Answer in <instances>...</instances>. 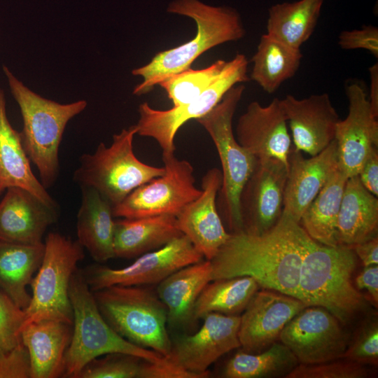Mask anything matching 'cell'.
Returning a JSON list of instances; mask_svg holds the SVG:
<instances>
[{
    "instance_id": "6da1fadb",
    "label": "cell",
    "mask_w": 378,
    "mask_h": 378,
    "mask_svg": "<svg viewBox=\"0 0 378 378\" xmlns=\"http://www.w3.org/2000/svg\"><path fill=\"white\" fill-rule=\"evenodd\" d=\"M314 241L300 223L281 220L261 235L230 233L210 260L211 279L248 276L260 287L298 298L302 261Z\"/></svg>"
},
{
    "instance_id": "7a4b0ae2",
    "label": "cell",
    "mask_w": 378,
    "mask_h": 378,
    "mask_svg": "<svg viewBox=\"0 0 378 378\" xmlns=\"http://www.w3.org/2000/svg\"><path fill=\"white\" fill-rule=\"evenodd\" d=\"M167 12L185 15L195 20L197 33L190 41L158 52L148 64L134 69V76L142 81L133 90L140 96L150 92L167 77L190 69L191 64L208 50L242 38L245 34L239 13L227 6H212L199 0H174Z\"/></svg>"
},
{
    "instance_id": "3957f363",
    "label": "cell",
    "mask_w": 378,
    "mask_h": 378,
    "mask_svg": "<svg viewBox=\"0 0 378 378\" xmlns=\"http://www.w3.org/2000/svg\"><path fill=\"white\" fill-rule=\"evenodd\" d=\"M3 71L22 115L20 133L24 149L48 189L59 176V148L66 125L85 110L88 103L80 99L61 104L46 99L26 86L7 66H3Z\"/></svg>"
},
{
    "instance_id": "277c9868",
    "label": "cell",
    "mask_w": 378,
    "mask_h": 378,
    "mask_svg": "<svg viewBox=\"0 0 378 378\" xmlns=\"http://www.w3.org/2000/svg\"><path fill=\"white\" fill-rule=\"evenodd\" d=\"M356 262L351 246H330L314 241L302 261L298 298L307 306L326 309L347 324L368 302L353 284Z\"/></svg>"
},
{
    "instance_id": "5b68a950",
    "label": "cell",
    "mask_w": 378,
    "mask_h": 378,
    "mask_svg": "<svg viewBox=\"0 0 378 378\" xmlns=\"http://www.w3.org/2000/svg\"><path fill=\"white\" fill-rule=\"evenodd\" d=\"M244 88L243 85L233 86L208 113L196 120L209 134L220 158L222 182L216 205L229 233L243 231L240 195L257 162L238 143L232 130V118Z\"/></svg>"
},
{
    "instance_id": "8992f818",
    "label": "cell",
    "mask_w": 378,
    "mask_h": 378,
    "mask_svg": "<svg viewBox=\"0 0 378 378\" xmlns=\"http://www.w3.org/2000/svg\"><path fill=\"white\" fill-rule=\"evenodd\" d=\"M92 293L103 318L122 337L163 356L170 353L167 312L156 290L114 285Z\"/></svg>"
},
{
    "instance_id": "52a82bcc",
    "label": "cell",
    "mask_w": 378,
    "mask_h": 378,
    "mask_svg": "<svg viewBox=\"0 0 378 378\" xmlns=\"http://www.w3.org/2000/svg\"><path fill=\"white\" fill-rule=\"evenodd\" d=\"M69 293L74 314L73 332L62 377L78 378L90 361L111 353L131 354L150 362L162 358L163 356L151 349L128 342L107 323L78 267L71 276Z\"/></svg>"
},
{
    "instance_id": "ba28073f",
    "label": "cell",
    "mask_w": 378,
    "mask_h": 378,
    "mask_svg": "<svg viewBox=\"0 0 378 378\" xmlns=\"http://www.w3.org/2000/svg\"><path fill=\"white\" fill-rule=\"evenodd\" d=\"M136 125L113 136L110 146L100 143L93 153L83 154L74 174L80 187L95 189L113 207L131 192L148 181L162 176L164 167L142 162L133 150Z\"/></svg>"
},
{
    "instance_id": "9c48e42d",
    "label": "cell",
    "mask_w": 378,
    "mask_h": 378,
    "mask_svg": "<svg viewBox=\"0 0 378 378\" xmlns=\"http://www.w3.org/2000/svg\"><path fill=\"white\" fill-rule=\"evenodd\" d=\"M44 244L41 265L30 285L32 295L24 310L25 317L22 328L43 320L73 324L69 284L78 262L85 256L84 248L77 240L58 232H50Z\"/></svg>"
},
{
    "instance_id": "30bf717a",
    "label": "cell",
    "mask_w": 378,
    "mask_h": 378,
    "mask_svg": "<svg viewBox=\"0 0 378 378\" xmlns=\"http://www.w3.org/2000/svg\"><path fill=\"white\" fill-rule=\"evenodd\" d=\"M248 64L246 57L237 53L228 61L219 78L201 95L187 104L167 110L154 109L147 102L141 104L136 134L154 139L162 154L174 153V138L180 127L188 120H197L208 113L233 86L247 82Z\"/></svg>"
},
{
    "instance_id": "8fae6325",
    "label": "cell",
    "mask_w": 378,
    "mask_h": 378,
    "mask_svg": "<svg viewBox=\"0 0 378 378\" xmlns=\"http://www.w3.org/2000/svg\"><path fill=\"white\" fill-rule=\"evenodd\" d=\"M162 160L164 174L136 188L114 206V217L176 216L201 195L202 190L195 186L193 167L188 161L177 159L174 153L162 154Z\"/></svg>"
},
{
    "instance_id": "7c38bea8",
    "label": "cell",
    "mask_w": 378,
    "mask_h": 378,
    "mask_svg": "<svg viewBox=\"0 0 378 378\" xmlns=\"http://www.w3.org/2000/svg\"><path fill=\"white\" fill-rule=\"evenodd\" d=\"M203 255L182 234L164 246L144 253L122 268L95 264L81 272L92 292L114 285L158 284L174 272L203 260Z\"/></svg>"
},
{
    "instance_id": "4fadbf2b",
    "label": "cell",
    "mask_w": 378,
    "mask_h": 378,
    "mask_svg": "<svg viewBox=\"0 0 378 378\" xmlns=\"http://www.w3.org/2000/svg\"><path fill=\"white\" fill-rule=\"evenodd\" d=\"M279 342L299 364L312 365L341 359L349 340L342 323L328 310L308 306L286 325Z\"/></svg>"
},
{
    "instance_id": "5bb4252c",
    "label": "cell",
    "mask_w": 378,
    "mask_h": 378,
    "mask_svg": "<svg viewBox=\"0 0 378 378\" xmlns=\"http://www.w3.org/2000/svg\"><path fill=\"white\" fill-rule=\"evenodd\" d=\"M195 332L175 334L165 357L189 372L209 374L208 368L224 354L240 347V316L211 312Z\"/></svg>"
},
{
    "instance_id": "9a60e30c",
    "label": "cell",
    "mask_w": 378,
    "mask_h": 378,
    "mask_svg": "<svg viewBox=\"0 0 378 378\" xmlns=\"http://www.w3.org/2000/svg\"><path fill=\"white\" fill-rule=\"evenodd\" d=\"M288 172L279 160L257 159L240 195L242 232L261 235L276 226L283 211Z\"/></svg>"
},
{
    "instance_id": "2e32d148",
    "label": "cell",
    "mask_w": 378,
    "mask_h": 378,
    "mask_svg": "<svg viewBox=\"0 0 378 378\" xmlns=\"http://www.w3.org/2000/svg\"><path fill=\"white\" fill-rule=\"evenodd\" d=\"M306 307L295 297L271 289L258 290L240 315L241 350L260 353L279 342L286 325Z\"/></svg>"
},
{
    "instance_id": "e0dca14e",
    "label": "cell",
    "mask_w": 378,
    "mask_h": 378,
    "mask_svg": "<svg viewBox=\"0 0 378 378\" xmlns=\"http://www.w3.org/2000/svg\"><path fill=\"white\" fill-rule=\"evenodd\" d=\"M349 113L335 130L339 168L348 177L357 176L371 149L378 146V122L367 93L357 81L345 88Z\"/></svg>"
},
{
    "instance_id": "ac0fdd59",
    "label": "cell",
    "mask_w": 378,
    "mask_h": 378,
    "mask_svg": "<svg viewBox=\"0 0 378 378\" xmlns=\"http://www.w3.org/2000/svg\"><path fill=\"white\" fill-rule=\"evenodd\" d=\"M236 137L256 159H276L288 168L291 136L281 99L276 97L267 106L251 102L238 119Z\"/></svg>"
},
{
    "instance_id": "d6986e66",
    "label": "cell",
    "mask_w": 378,
    "mask_h": 378,
    "mask_svg": "<svg viewBox=\"0 0 378 378\" xmlns=\"http://www.w3.org/2000/svg\"><path fill=\"white\" fill-rule=\"evenodd\" d=\"M338 166L335 139L321 153L308 159L301 151L291 148L280 220L300 223L306 209Z\"/></svg>"
},
{
    "instance_id": "ffe728a7",
    "label": "cell",
    "mask_w": 378,
    "mask_h": 378,
    "mask_svg": "<svg viewBox=\"0 0 378 378\" xmlns=\"http://www.w3.org/2000/svg\"><path fill=\"white\" fill-rule=\"evenodd\" d=\"M221 182V171L216 167L209 169L202 178L201 195L176 216L182 234L208 260L214 258L230 236L216 205Z\"/></svg>"
},
{
    "instance_id": "44dd1931",
    "label": "cell",
    "mask_w": 378,
    "mask_h": 378,
    "mask_svg": "<svg viewBox=\"0 0 378 378\" xmlns=\"http://www.w3.org/2000/svg\"><path fill=\"white\" fill-rule=\"evenodd\" d=\"M294 148L314 156L334 139L339 115L327 93L281 99Z\"/></svg>"
},
{
    "instance_id": "7402d4cb",
    "label": "cell",
    "mask_w": 378,
    "mask_h": 378,
    "mask_svg": "<svg viewBox=\"0 0 378 378\" xmlns=\"http://www.w3.org/2000/svg\"><path fill=\"white\" fill-rule=\"evenodd\" d=\"M58 218V208L48 206L20 187H10L0 202V240L23 244L42 243L48 227Z\"/></svg>"
},
{
    "instance_id": "603a6c76",
    "label": "cell",
    "mask_w": 378,
    "mask_h": 378,
    "mask_svg": "<svg viewBox=\"0 0 378 378\" xmlns=\"http://www.w3.org/2000/svg\"><path fill=\"white\" fill-rule=\"evenodd\" d=\"M211 280V261L202 260L174 272L158 284L156 293L167 309L168 330L175 334L188 333L194 327L195 302Z\"/></svg>"
},
{
    "instance_id": "cb8c5ba5",
    "label": "cell",
    "mask_w": 378,
    "mask_h": 378,
    "mask_svg": "<svg viewBox=\"0 0 378 378\" xmlns=\"http://www.w3.org/2000/svg\"><path fill=\"white\" fill-rule=\"evenodd\" d=\"M73 324L56 320L31 323L21 330L30 361L31 378L62 377Z\"/></svg>"
},
{
    "instance_id": "d4e9b609",
    "label": "cell",
    "mask_w": 378,
    "mask_h": 378,
    "mask_svg": "<svg viewBox=\"0 0 378 378\" xmlns=\"http://www.w3.org/2000/svg\"><path fill=\"white\" fill-rule=\"evenodd\" d=\"M20 133L11 125L6 113L4 90L0 88V195L10 187L27 190L51 207L57 202L34 174Z\"/></svg>"
},
{
    "instance_id": "484cf974",
    "label": "cell",
    "mask_w": 378,
    "mask_h": 378,
    "mask_svg": "<svg viewBox=\"0 0 378 378\" xmlns=\"http://www.w3.org/2000/svg\"><path fill=\"white\" fill-rule=\"evenodd\" d=\"M76 232L77 241L97 262L115 258L113 206L95 189L81 186Z\"/></svg>"
},
{
    "instance_id": "4316f807",
    "label": "cell",
    "mask_w": 378,
    "mask_h": 378,
    "mask_svg": "<svg viewBox=\"0 0 378 378\" xmlns=\"http://www.w3.org/2000/svg\"><path fill=\"white\" fill-rule=\"evenodd\" d=\"M378 200L358 175L348 178L337 221V244L353 246L377 236Z\"/></svg>"
},
{
    "instance_id": "83f0119b",
    "label": "cell",
    "mask_w": 378,
    "mask_h": 378,
    "mask_svg": "<svg viewBox=\"0 0 378 378\" xmlns=\"http://www.w3.org/2000/svg\"><path fill=\"white\" fill-rule=\"evenodd\" d=\"M176 217L160 215L115 220V258H132L158 249L182 235Z\"/></svg>"
},
{
    "instance_id": "f1b7e54d",
    "label": "cell",
    "mask_w": 378,
    "mask_h": 378,
    "mask_svg": "<svg viewBox=\"0 0 378 378\" xmlns=\"http://www.w3.org/2000/svg\"><path fill=\"white\" fill-rule=\"evenodd\" d=\"M44 251V242L23 244L0 240V288L23 310L31 298L27 287L41 265Z\"/></svg>"
},
{
    "instance_id": "f546056e",
    "label": "cell",
    "mask_w": 378,
    "mask_h": 378,
    "mask_svg": "<svg viewBox=\"0 0 378 378\" xmlns=\"http://www.w3.org/2000/svg\"><path fill=\"white\" fill-rule=\"evenodd\" d=\"M324 0L278 3L268 10L267 34L296 49L310 38Z\"/></svg>"
},
{
    "instance_id": "4dcf8cb0",
    "label": "cell",
    "mask_w": 378,
    "mask_h": 378,
    "mask_svg": "<svg viewBox=\"0 0 378 378\" xmlns=\"http://www.w3.org/2000/svg\"><path fill=\"white\" fill-rule=\"evenodd\" d=\"M347 179L338 166L301 216L300 225L319 244L338 245L337 221Z\"/></svg>"
},
{
    "instance_id": "1f68e13d",
    "label": "cell",
    "mask_w": 378,
    "mask_h": 378,
    "mask_svg": "<svg viewBox=\"0 0 378 378\" xmlns=\"http://www.w3.org/2000/svg\"><path fill=\"white\" fill-rule=\"evenodd\" d=\"M302 55L267 34L261 36L252 57L251 78L266 92L272 94L298 71Z\"/></svg>"
},
{
    "instance_id": "d6a6232c",
    "label": "cell",
    "mask_w": 378,
    "mask_h": 378,
    "mask_svg": "<svg viewBox=\"0 0 378 378\" xmlns=\"http://www.w3.org/2000/svg\"><path fill=\"white\" fill-rule=\"evenodd\" d=\"M260 286L251 276L211 281L200 294L194 307L196 321L211 312L240 316Z\"/></svg>"
},
{
    "instance_id": "836d02e7",
    "label": "cell",
    "mask_w": 378,
    "mask_h": 378,
    "mask_svg": "<svg viewBox=\"0 0 378 378\" xmlns=\"http://www.w3.org/2000/svg\"><path fill=\"white\" fill-rule=\"evenodd\" d=\"M298 364L290 349L279 341L260 353L251 354L243 350L237 352L225 363L221 377L286 378Z\"/></svg>"
},
{
    "instance_id": "e575fe53",
    "label": "cell",
    "mask_w": 378,
    "mask_h": 378,
    "mask_svg": "<svg viewBox=\"0 0 378 378\" xmlns=\"http://www.w3.org/2000/svg\"><path fill=\"white\" fill-rule=\"evenodd\" d=\"M228 61L218 59L197 70L191 68L169 76L159 83L168 98L176 106L187 104L201 95L222 74Z\"/></svg>"
},
{
    "instance_id": "d590c367",
    "label": "cell",
    "mask_w": 378,
    "mask_h": 378,
    "mask_svg": "<svg viewBox=\"0 0 378 378\" xmlns=\"http://www.w3.org/2000/svg\"><path fill=\"white\" fill-rule=\"evenodd\" d=\"M145 360L124 353L107 354L90 361L78 378H140Z\"/></svg>"
},
{
    "instance_id": "8d00e7d4",
    "label": "cell",
    "mask_w": 378,
    "mask_h": 378,
    "mask_svg": "<svg viewBox=\"0 0 378 378\" xmlns=\"http://www.w3.org/2000/svg\"><path fill=\"white\" fill-rule=\"evenodd\" d=\"M342 358L364 365L378 364V321L367 318L358 328Z\"/></svg>"
},
{
    "instance_id": "74e56055",
    "label": "cell",
    "mask_w": 378,
    "mask_h": 378,
    "mask_svg": "<svg viewBox=\"0 0 378 378\" xmlns=\"http://www.w3.org/2000/svg\"><path fill=\"white\" fill-rule=\"evenodd\" d=\"M318 364H298L286 378H366L367 365L344 358Z\"/></svg>"
},
{
    "instance_id": "f35d334b",
    "label": "cell",
    "mask_w": 378,
    "mask_h": 378,
    "mask_svg": "<svg viewBox=\"0 0 378 378\" xmlns=\"http://www.w3.org/2000/svg\"><path fill=\"white\" fill-rule=\"evenodd\" d=\"M24 317V311L0 288V353H6L22 343Z\"/></svg>"
},
{
    "instance_id": "ab89813d",
    "label": "cell",
    "mask_w": 378,
    "mask_h": 378,
    "mask_svg": "<svg viewBox=\"0 0 378 378\" xmlns=\"http://www.w3.org/2000/svg\"><path fill=\"white\" fill-rule=\"evenodd\" d=\"M338 44L344 50H366L377 59L378 28L365 25L359 29L343 31L338 36Z\"/></svg>"
},
{
    "instance_id": "60d3db41",
    "label": "cell",
    "mask_w": 378,
    "mask_h": 378,
    "mask_svg": "<svg viewBox=\"0 0 378 378\" xmlns=\"http://www.w3.org/2000/svg\"><path fill=\"white\" fill-rule=\"evenodd\" d=\"M0 378H31L29 357L22 342L6 353H0Z\"/></svg>"
},
{
    "instance_id": "b9f144b4",
    "label": "cell",
    "mask_w": 378,
    "mask_h": 378,
    "mask_svg": "<svg viewBox=\"0 0 378 378\" xmlns=\"http://www.w3.org/2000/svg\"><path fill=\"white\" fill-rule=\"evenodd\" d=\"M209 374H197L170 362L165 356L157 362L145 360L140 378H205Z\"/></svg>"
},
{
    "instance_id": "7bdbcfd3",
    "label": "cell",
    "mask_w": 378,
    "mask_h": 378,
    "mask_svg": "<svg viewBox=\"0 0 378 378\" xmlns=\"http://www.w3.org/2000/svg\"><path fill=\"white\" fill-rule=\"evenodd\" d=\"M355 287L358 290H365L364 295L368 302L377 308L378 304V265L364 267L355 278Z\"/></svg>"
},
{
    "instance_id": "ee69618b",
    "label": "cell",
    "mask_w": 378,
    "mask_h": 378,
    "mask_svg": "<svg viewBox=\"0 0 378 378\" xmlns=\"http://www.w3.org/2000/svg\"><path fill=\"white\" fill-rule=\"evenodd\" d=\"M362 185L372 194L378 195V150L371 149L358 174Z\"/></svg>"
},
{
    "instance_id": "f6af8a7d",
    "label": "cell",
    "mask_w": 378,
    "mask_h": 378,
    "mask_svg": "<svg viewBox=\"0 0 378 378\" xmlns=\"http://www.w3.org/2000/svg\"><path fill=\"white\" fill-rule=\"evenodd\" d=\"M351 247L364 267L378 265V236Z\"/></svg>"
},
{
    "instance_id": "bcb514c9",
    "label": "cell",
    "mask_w": 378,
    "mask_h": 378,
    "mask_svg": "<svg viewBox=\"0 0 378 378\" xmlns=\"http://www.w3.org/2000/svg\"><path fill=\"white\" fill-rule=\"evenodd\" d=\"M370 94L368 99L374 116H378V64L374 63L369 68Z\"/></svg>"
}]
</instances>
